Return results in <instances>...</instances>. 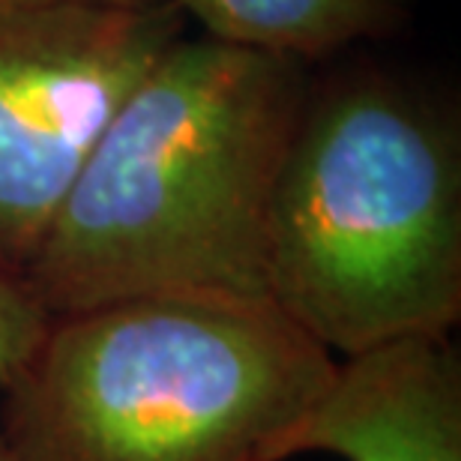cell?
<instances>
[{"mask_svg":"<svg viewBox=\"0 0 461 461\" xmlns=\"http://www.w3.org/2000/svg\"><path fill=\"white\" fill-rule=\"evenodd\" d=\"M315 76L183 36L67 192L22 282L49 318L171 291L264 294L267 228Z\"/></svg>","mask_w":461,"mask_h":461,"instance_id":"obj_1","label":"cell"},{"mask_svg":"<svg viewBox=\"0 0 461 461\" xmlns=\"http://www.w3.org/2000/svg\"><path fill=\"white\" fill-rule=\"evenodd\" d=\"M264 294L336 359L461 318V138L381 69L312 81L267 228Z\"/></svg>","mask_w":461,"mask_h":461,"instance_id":"obj_2","label":"cell"},{"mask_svg":"<svg viewBox=\"0 0 461 461\" xmlns=\"http://www.w3.org/2000/svg\"><path fill=\"white\" fill-rule=\"evenodd\" d=\"M333 372L267 297L144 294L49 318L0 438L18 461H267Z\"/></svg>","mask_w":461,"mask_h":461,"instance_id":"obj_3","label":"cell"},{"mask_svg":"<svg viewBox=\"0 0 461 461\" xmlns=\"http://www.w3.org/2000/svg\"><path fill=\"white\" fill-rule=\"evenodd\" d=\"M183 36L171 0L0 9V270L22 279L99 135Z\"/></svg>","mask_w":461,"mask_h":461,"instance_id":"obj_4","label":"cell"},{"mask_svg":"<svg viewBox=\"0 0 461 461\" xmlns=\"http://www.w3.org/2000/svg\"><path fill=\"white\" fill-rule=\"evenodd\" d=\"M461 461V357L453 336H411L336 359L327 386L267 461Z\"/></svg>","mask_w":461,"mask_h":461,"instance_id":"obj_5","label":"cell"},{"mask_svg":"<svg viewBox=\"0 0 461 461\" xmlns=\"http://www.w3.org/2000/svg\"><path fill=\"white\" fill-rule=\"evenodd\" d=\"M204 36L234 49L312 67L359 42L384 40L404 22L402 0H171Z\"/></svg>","mask_w":461,"mask_h":461,"instance_id":"obj_6","label":"cell"},{"mask_svg":"<svg viewBox=\"0 0 461 461\" xmlns=\"http://www.w3.org/2000/svg\"><path fill=\"white\" fill-rule=\"evenodd\" d=\"M49 315L36 306L22 279L0 270V393L15 381L40 345Z\"/></svg>","mask_w":461,"mask_h":461,"instance_id":"obj_7","label":"cell"},{"mask_svg":"<svg viewBox=\"0 0 461 461\" xmlns=\"http://www.w3.org/2000/svg\"><path fill=\"white\" fill-rule=\"evenodd\" d=\"M31 4H51V0H0V9H9V6H31Z\"/></svg>","mask_w":461,"mask_h":461,"instance_id":"obj_8","label":"cell"},{"mask_svg":"<svg viewBox=\"0 0 461 461\" xmlns=\"http://www.w3.org/2000/svg\"><path fill=\"white\" fill-rule=\"evenodd\" d=\"M0 461H18V458L13 456V449H9V447L4 444V438H0Z\"/></svg>","mask_w":461,"mask_h":461,"instance_id":"obj_9","label":"cell"}]
</instances>
